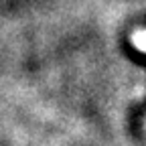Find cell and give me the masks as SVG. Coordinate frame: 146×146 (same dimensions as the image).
<instances>
[{
  "instance_id": "cell-1",
  "label": "cell",
  "mask_w": 146,
  "mask_h": 146,
  "mask_svg": "<svg viewBox=\"0 0 146 146\" xmlns=\"http://www.w3.org/2000/svg\"><path fill=\"white\" fill-rule=\"evenodd\" d=\"M132 43L136 45V49L146 53V29H140V31H136L132 35Z\"/></svg>"
}]
</instances>
